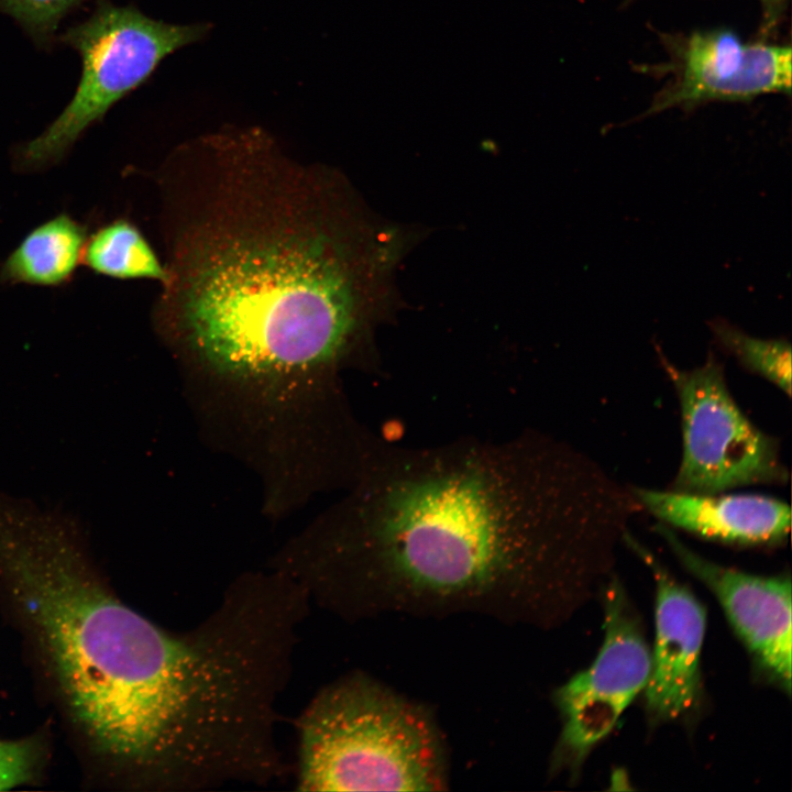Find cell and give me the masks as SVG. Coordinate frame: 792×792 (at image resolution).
Returning <instances> with one entry per match:
<instances>
[{"label": "cell", "instance_id": "cell-1", "mask_svg": "<svg viewBox=\"0 0 792 792\" xmlns=\"http://www.w3.org/2000/svg\"><path fill=\"white\" fill-rule=\"evenodd\" d=\"M312 597L344 614L535 620L637 509L597 464L536 432L402 448L375 440Z\"/></svg>", "mask_w": 792, "mask_h": 792}, {"label": "cell", "instance_id": "cell-2", "mask_svg": "<svg viewBox=\"0 0 792 792\" xmlns=\"http://www.w3.org/2000/svg\"><path fill=\"white\" fill-rule=\"evenodd\" d=\"M257 220L208 233L190 253L179 315L194 351L245 378L371 361L376 329L399 309L397 270L422 231L344 189L308 222Z\"/></svg>", "mask_w": 792, "mask_h": 792}, {"label": "cell", "instance_id": "cell-3", "mask_svg": "<svg viewBox=\"0 0 792 792\" xmlns=\"http://www.w3.org/2000/svg\"><path fill=\"white\" fill-rule=\"evenodd\" d=\"M300 791L447 789L440 733L420 706L361 673L324 686L298 721Z\"/></svg>", "mask_w": 792, "mask_h": 792}, {"label": "cell", "instance_id": "cell-4", "mask_svg": "<svg viewBox=\"0 0 792 792\" xmlns=\"http://www.w3.org/2000/svg\"><path fill=\"white\" fill-rule=\"evenodd\" d=\"M209 25L170 24L131 7L105 6L66 38L80 54L82 74L76 92L56 120L20 154L22 165L51 164L117 101L144 82L175 51L195 43Z\"/></svg>", "mask_w": 792, "mask_h": 792}, {"label": "cell", "instance_id": "cell-5", "mask_svg": "<svg viewBox=\"0 0 792 792\" xmlns=\"http://www.w3.org/2000/svg\"><path fill=\"white\" fill-rule=\"evenodd\" d=\"M661 361L681 413L682 458L671 490L706 494L788 481L779 442L738 406L714 353L691 370Z\"/></svg>", "mask_w": 792, "mask_h": 792}, {"label": "cell", "instance_id": "cell-6", "mask_svg": "<svg viewBox=\"0 0 792 792\" xmlns=\"http://www.w3.org/2000/svg\"><path fill=\"white\" fill-rule=\"evenodd\" d=\"M651 654L624 595L613 583L606 594L605 637L586 670L556 693L563 717L560 749L581 761L615 726L635 696L645 690Z\"/></svg>", "mask_w": 792, "mask_h": 792}, {"label": "cell", "instance_id": "cell-7", "mask_svg": "<svg viewBox=\"0 0 792 792\" xmlns=\"http://www.w3.org/2000/svg\"><path fill=\"white\" fill-rule=\"evenodd\" d=\"M674 78L648 111L707 101H747L791 92L790 46L747 43L728 30L695 32L680 43Z\"/></svg>", "mask_w": 792, "mask_h": 792}, {"label": "cell", "instance_id": "cell-8", "mask_svg": "<svg viewBox=\"0 0 792 792\" xmlns=\"http://www.w3.org/2000/svg\"><path fill=\"white\" fill-rule=\"evenodd\" d=\"M680 562L717 596L732 624L758 660L791 688V582L713 563L689 549L666 525L657 526Z\"/></svg>", "mask_w": 792, "mask_h": 792}, {"label": "cell", "instance_id": "cell-9", "mask_svg": "<svg viewBox=\"0 0 792 792\" xmlns=\"http://www.w3.org/2000/svg\"><path fill=\"white\" fill-rule=\"evenodd\" d=\"M624 536L649 564L657 583L656 639L645 686L647 707L658 719H673L689 711L697 698L705 610L648 551L627 532Z\"/></svg>", "mask_w": 792, "mask_h": 792}, {"label": "cell", "instance_id": "cell-10", "mask_svg": "<svg viewBox=\"0 0 792 792\" xmlns=\"http://www.w3.org/2000/svg\"><path fill=\"white\" fill-rule=\"evenodd\" d=\"M644 509L661 524L722 542L771 546L789 535L791 510L784 501L750 493H685L632 487Z\"/></svg>", "mask_w": 792, "mask_h": 792}, {"label": "cell", "instance_id": "cell-11", "mask_svg": "<svg viewBox=\"0 0 792 792\" xmlns=\"http://www.w3.org/2000/svg\"><path fill=\"white\" fill-rule=\"evenodd\" d=\"M86 244V231L67 215L32 230L7 258L2 276L14 283L53 286L67 280Z\"/></svg>", "mask_w": 792, "mask_h": 792}, {"label": "cell", "instance_id": "cell-12", "mask_svg": "<svg viewBox=\"0 0 792 792\" xmlns=\"http://www.w3.org/2000/svg\"><path fill=\"white\" fill-rule=\"evenodd\" d=\"M82 260L94 272L109 277L170 280L150 243L127 220L113 221L92 234L85 244Z\"/></svg>", "mask_w": 792, "mask_h": 792}, {"label": "cell", "instance_id": "cell-13", "mask_svg": "<svg viewBox=\"0 0 792 792\" xmlns=\"http://www.w3.org/2000/svg\"><path fill=\"white\" fill-rule=\"evenodd\" d=\"M711 329L717 343L745 369L791 396V344L788 340L752 337L722 319L714 320Z\"/></svg>", "mask_w": 792, "mask_h": 792}, {"label": "cell", "instance_id": "cell-14", "mask_svg": "<svg viewBox=\"0 0 792 792\" xmlns=\"http://www.w3.org/2000/svg\"><path fill=\"white\" fill-rule=\"evenodd\" d=\"M42 761L43 746L38 739H0V791L34 781Z\"/></svg>", "mask_w": 792, "mask_h": 792}, {"label": "cell", "instance_id": "cell-15", "mask_svg": "<svg viewBox=\"0 0 792 792\" xmlns=\"http://www.w3.org/2000/svg\"><path fill=\"white\" fill-rule=\"evenodd\" d=\"M78 0H0V11L37 34L52 32Z\"/></svg>", "mask_w": 792, "mask_h": 792}, {"label": "cell", "instance_id": "cell-16", "mask_svg": "<svg viewBox=\"0 0 792 792\" xmlns=\"http://www.w3.org/2000/svg\"><path fill=\"white\" fill-rule=\"evenodd\" d=\"M761 1L763 2V4L766 6V8L769 11L774 12L778 8H780L783 4L784 0H761Z\"/></svg>", "mask_w": 792, "mask_h": 792}]
</instances>
